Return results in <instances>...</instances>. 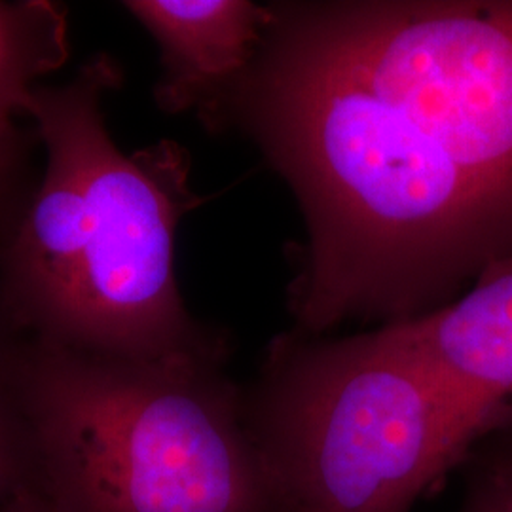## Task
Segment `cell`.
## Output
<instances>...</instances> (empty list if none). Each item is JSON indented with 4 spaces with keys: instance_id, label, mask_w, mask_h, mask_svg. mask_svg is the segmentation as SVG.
<instances>
[{
    "instance_id": "obj_5",
    "label": "cell",
    "mask_w": 512,
    "mask_h": 512,
    "mask_svg": "<svg viewBox=\"0 0 512 512\" xmlns=\"http://www.w3.org/2000/svg\"><path fill=\"white\" fill-rule=\"evenodd\" d=\"M118 84V67L97 55L73 82L35 88L25 105L44 139L48 167L12 247L8 300L40 342L59 344L73 313L86 245V124Z\"/></svg>"
},
{
    "instance_id": "obj_10",
    "label": "cell",
    "mask_w": 512,
    "mask_h": 512,
    "mask_svg": "<svg viewBox=\"0 0 512 512\" xmlns=\"http://www.w3.org/2000/svg\"><path fill=\"white\" fill-rule=\"evenodd\" d=\"M458 512H512V423L480 440L461 463Z\"/></svg>"
},
{
    "instance_id": "obj_2",
    "label": "cell",
    "mask_w": 512,
    "mask_h": 512,
    "mask_svg": "<svg viewBox=\"0 0 512 512\" xmlns=\"http://www.w3.org/2000/svg\"><path fill=\"white\" fill-rule=\"evenodd\" d=\"M226 357L19 346L35 490L54 512H277Z\"/></svg>"
},
{
    "instance_id": "obj_7",
    "label": "cell",
    "mask_w": 512,
    "mask_h": 512,
    "mask_svg": "<svg viewBox=\"0 0 512 512\" xmlns=\"http://www.w3.org/2000/svg\"><path fill=\"white\" fill-rule=\"evenodd\" d=\"M124 8L160 48L158 107L196 110L205 124L253 65L270 16L268 4L249 0H129Z\"/></svg>"
},
{
    "instance_id": "obj_1",
    "label": "cell",
    "mask_w": 512,
    "mask_h": 512,
    "mask_svg": "<svg viewBox=\"0 0 512 512\" xmlns=\"http://www.w3.org/2000/svg\"><path fill=\"white\" fill-rule=\"evenodd\" d=\"M209 128L291 188L294 330L412 321L512 256V0L268 4Z\"/></svg>"
},
{
    "instance_id": "obj_3",
    "label": "cell",
    "mask_w": 512,
    "mask_h": 512,
    "mask_svg": "<svg viewBox=\"0 0 512 512\" xmlns=\"http://www.w3.org/2000/svg\"><path fill=\"white\" fill-rule=\"evenodd\" d=\"M243 412L277 512H412L478 444L385 327L279 334L243 389Z\"/></svg>"
},
{
    "instance_id": "obj_6",
    "label": "cell",
    "mask_w": 512,
    "mask_h": 512,
    "mask_svg": "<svg viewBox=\"0 0 512 512\" xmlns=\"http://www.w3.org/2000/svg\"><path fill=\"white\" fill-rule=\"evenodd\" d=\"M471 423L478 442L512 423V256L439 310L387 325Z\"/></svg>"
},
{
    "instance_id": "obj_9",
    "label": "cell",
    "mask_w": 512,
    "mask_h": 512,
    "mask_svg": "<svg viewBox=\"0 0 512 512\" xmlns=\"http://www.w3.org/2000/svg\"><path fill=\"white\" fill-rule=\"evenodd\" d=\"M19 346L0 342V507L35 488V456L18 378Z\"/></svg>"
},
{
    "instance_id": "obj_8",
    "label": "cell",
    "mask_w": 512,
    "mask_h": 512,
    "mask_svg": "<svg viewBox=\"0 0 512 512\" xmlns=\"http://www.w3.org/2000/svg\"><path fill=\"white\" fill-rule=\"evenodd\" d=\"M69 57L67 10L48 0L0 2V156L12 118L25 112L40 76Z\"/></svg>"
},
{
    "instance_id": "obj_4",
    "label": "cell",
    "mask_w": 512,
    "mask_h": 512,
    "mask_svg": "<svg viewBox=\"0 0 512 512\" xmlns=\"http://www.w3.org/2000/svg\"><path fill=\"white\" fill-rule=\"evenodd\" d=\"M86 245L63 348L158 361L228 353L200 327L179 293L175 232L200 198L190 188V156L173 141L120 152L103 105L86 124Z\"/></svg>"
},
{
    "instance_id": "obj_11",
    "label": "cell",
    "mask_w": 512,
    "mask_h": 512,
    "mask_svg": "<svg viewBox=\"0 0 512 512\" xmlns=\"http://www.w3.org/2000/svg\"><path fill=\"white\" fill-rule=\"evenodd\" d=\"M0 512H54L48 501L38 494L35 488L23 490L21 494L10 499L6 505L0 507Z\"/></svg>"
}]
</instances>
